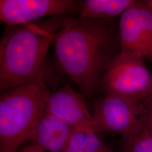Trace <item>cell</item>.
Listing matches in <instances>:
<instances>
[{
  "mask_svg": "<svg viewBox=\"0 0 152 152\" xmlns=\"http://www.w3.org/2000/svg\"><path fill=\"white\" fill-rule=\"evenodd\" d=\"M53 43L61 70L85 96L99 91L109 65L121 53L112 20L71 18L56 33Z\"/></svg>",
  "mask_w": 152,
  "mask_h": 152,
  "instance_id": "1",
  "label": "cell"
},
{
  "mask_svg": "<svg viewBox=\"0 0 152 152\" xmlns=\"http://www.w3.org/2000/svg\"><path fill=\"white\" fill-rule=\"evenodd\" d=\"M72 18L50 17L38 22L7 26L0 41L1 91L32 81L42 75L55 36Z\"/></svg>",
  "mask_w": 152,
  "mask_h": 152,
  "instance_id": "2",
  "label": "cell"
},
{
  "mask_svg": "<svg viewBox=\"0 0 152 152\" xmlns=\"http://www.w3.org/2000/svg\"><path fill=\"white\" fill-rule=\"evenodd\" d=\"M50 92L43 75L1 92L0 152H18L43 115Z\"/></svg>",
  "mask_w": 152,
  "mask_h": 152,
  "instance_id": "3",
  "label": "cell"
},
{
  "mask_svg": "<svg viewBox=\"0 0 152 152\" xmlns=\"http://www.w3.org/2000/svg\"><path fill=\"white\" fill-rule=\"evenodd\" d=\"M94 121L97 133H113L130 138L146 126L144 102L105 94L94 100Z\"/></svg>",
  "mask_w": 152,
  "mask_h": 152,
  "instance_id": "4",
  "label": "cell"
},
{
  "mask_svg": "<svg viewBox=\"0 0 152 152\" xmlns=\"http://www.w3.org/2000/svg\"><path fill=\"white\" fill-rule=\"evenodd\" d=\"M100 89L105 94L144 102L152 94V74L144 58L121 53L109 65Z\"/></svg>",
  "mask_w": 152,
  "mask_h": 152,
  "instance_id": "5",
  "label": "cell"
},
{
  "mask_svg": "<svg viewBox=\"0 0 152 152\" xmlns=\"http://www.w3.org/2000/svg\"><path fill=\"white\" fill-rule=\"evenodd\" d=\"M81 4L74 0H1L0 19L7 26L32 23L74 14L80 11Z\"/></svg>",
  "mask_w": 152,
  "mask_h": 152,
  "instance_id": "6",
  "label": "cell"
},
{
  "mask_svg": "<svg viewBox=\"0 0 152 152\" xmlns=\"http://www.w3.org/2000/svg\"><path fill=\"white\" fill-rule=\"evenodd\" d=\"M85 97L71 86L64 85L50 92L46 109L76 130L96 132L93 115L87 109Z\"/></svg>",
  "mask_w": 152,
  "mask_h": 152,
  "instance_id": "7",
  "label": "cell"
},
{
  "mask_svg": "<svg viewBox=\"0 0 152 152\" xmlns=\"http://www.w3.org/2000/svg\"><path fill=\"white\" fill-rule=\"evenodd\" d=\"M75 130L46 109L28 140L46 151L63 152Z\"/></svg>",
  "mask_w": 152,
  "mask_h": 152,
  "instance_id": "8",
  "label": "cell"
},
{
  "mask_svg": "<svg viewBox=\"0 0 152 152\" xmlns=\"http://www.w3.org/2000/svg\"><path fill=\"white\" fill-rule=\"evenodd\" d=\"M118 35L121 53L137 55L148 59L149 51L139 16L137 1L121 15Z\"/></svg>",
  "mask_w": 152,
  "mask_h": 152,
  "instance_id": "9",
  "label": "cell"
},
{
  "mask_svg": "<svg viewBox=\"0 0 152 152\" xmlns=\"http://www.w3.org/2000/svg\"><path fill=\"white\" fill-rule=\"evenodd\" d=\"M133 0H85L82 1L80 19L106 20L121 15Z\"/></svg>",
  "mask_w": 152,
  "mask_h": 152,
  "instance_id": "10",
  "label": "cell"
},
{
  "mask_svg": "<svg viewBox=\"0 0 152 152\" xmlns=\"http://www.w3.org/2000/svg\"><path fill=\"white\" fill-rule=\"evenodd\" d=\"M63 152H115L93 131L75 130Z\"/></svg>",
  "mask_w": 152,
  "mask_h": 152,
  "instance_id": "11",
  "label": "cell"
},
{
  "mask_svg": "<svg viewBox=\"0 0 152 152\" xmlns=\"http://www.w3.org/2000/svg\"><path fill=\"white\" fill-rule=\"evenodd\" d=\"M119 149L121 152H152V135L145 126L136 136L122 138Z\"/></svg>",
  "mask_w": 152,
  "mask_h": 152,
  "instance_id": "12",
  "label": "cell"
},
{
  "mask_svg": "<svg viewBox=\"0 0 152 152\" xmlns=\"http://www.w3.org/2000/svg\"><path fill=\"white\" fill-rule=\"evenodd\" d=\"M137 7L141 24L145 34L149 55L148 60L152 63V13L146 1H137Z\"/></svg>",
  "mask_w": 152,
  "mask_h": 152,
  "instance_id": "13",
  "label": "cell"
},
{
  "mask_svg": "<svg viewBox=\"0 0 152 152\" xmlns=\"http://www.w3.org/2000/svg\"><path fill=\"white\" fill-rule=\"evenodd\" d=\"M144 104L146 107V127L152 135V105Z\"/></svg>",
  "mask_w": 152,
  "mask_h": 152,
  "instance_id": "14",
  "label": "cell"
},
{
  "mask_svg": "<svg viewBox=\"0 0 152 152\" xmlns=\"http://www.w3.org/2000/svg\"><path fill=\"white\" fill-rule=\"evenodd\" d=\"M41 147H38L36 145L32 144L28 145L27 147H24L21 149L19 150L18 152H46Z\"/></svg>",
  "mask_w": 152,
  "mask_h": 152,
  "instance_id": "15",
  "label": "cell"
},
{
  "mask_svg": "<svg viewBox=\"0 0 152 152\" xmlns=\"http://www.w3.org/2000/svg\"><path fill=\"white\" fill-rule=\"evenodd\" d=\"M144 103L147 104V105H152V95L147 99L144 102Z\"/></svg>",
  "mask_w": 152,
  "mask_h": 152,
  "instance_id": "16",
  "label": "cell"
},
{
  "mask_svg": "<svg viewBox=\"0 0 152 152\" xmlns=\"http://www.w3.org/2000/svg\"><path fill=\"white\" fill-rule=\"evenodd\" d=\"M147 4L149 6L151 11L152 12V0H149V1H147Z\"/></svg>",
  "mask_w": 152,
  "mask_h": 152,
  "instance_id": "17",
  "label": "cell"
}]
</instances>
